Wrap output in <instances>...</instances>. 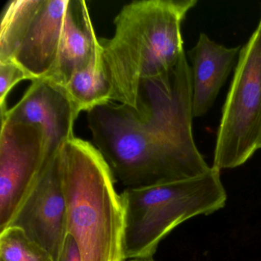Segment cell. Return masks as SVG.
Returning <instances> with one entry per match:
<instances>
[{
    "mask_svg": "<svg viewBox=\"0 0 261 261\" xmlns=\"http://www.w3.org/2000/svg\"><path fill=\"white\" fill-rule=\"evenodd\" d=\"M140 111L113 101L88 112L94 146L125 189L197 178L211 168L192 134L190 65L183 54L175 66L146 81Z\"/></svg>",
    "mask_w": 261,
    "mask_h": 261,
    "instance_id": "6da1fadb",
    "label": "cell"
},
{
    "mask_svg": "<svg viewBox=\"0 0 261 261\" xmlns=\"http://www.w3.org/2000/svg\"><path fill=\"white\" fill-rule=\"evenodd\" d=\"M197 4L140 0L122 8L114 19L113 37L100 39L112 101L140 111L142 84L166 74L185 54L181 23Z\"/></svg>",
    "mask_w": 261,
    "mask_h": 261,
    "instance_id": "7a4b0ae2",
    "label": "cell"
},
{
    "mask_svg": "<svg viewBox=\"0 0 261 261\" xmlns=\"http://www.w3.org/2000/svg\"><path fill=\"white\" fill-rule=\"evenodd\" d=\"M67 232L82 261H123L124 215L114 175L95 146L82 139L59 152Z\"/></svg>",
    "mask_w": 261,
    "mask_h": 261,
    "instance_id": "3957f363",
    "label": "cell"
},
{
    "mask_svg": "<svg viewBox=\"0 0 261 261\" xmlns=\"http://www.w3.org/2000/svg\"><path fill=\"white\" fill-rule=\"evenodd\" d=\"M220 172L212 167L191 179L125 189L124 259H152L160 241L178 224L224 207L227 194Z\"/></svg>",
    "mask_w": 261,
    "mask_h": 261,
    "instance_id": "277c9868",
    "label": "cell"
},
{
    "mask_svg": "<svg viewBox=\"0 0 261 261\" xmlns=\"http://www.w3.org/2000/svg\"><path fill=\"white\" fill-rule=\"evenodd\" d=\"M261 149V23L241 48L217 133L212 167L242 166Z\"/></svg>",
    "mask_w": 261,
    "mask_h": 261,
    "instance_id": "5b68a950",
    "label": "cell"
},
{
    "mask_svg": "<svg viewBox=\"0 0 261 261\" xmlns=\"http://www.w3.org/2000/svg\"><path fill=\"white\" fill-rule=\"evenodd\" d=\"M68 2L10 1L2 15L0 62L17 64L33 80L46 77L56 65Z\"/></svg>",
    "mask_w": 261,
    "mask_h": 261,
    "instance_id": "8992f818",
    "label": "cell"
},
{
    "mask_svg": "<svg viewBox=\"0 0 261 261\" xmlns=\"http://www.w3.org/2000/svg\"><path fill=\"white\" fill-rule=\"evenodd\" d=\"M7 227L20 229L59 260L68 235L59 152L45 162Z\"/></svg>",
    "mask_w": 261,
    "mask_h": 261,
    "instance_id": "52a82bcc",
    "label": "cell"
},
{
    "mask_svg": "<svg viewBox=\"0 0 261 261\" xmlns=\"http://www.w3.org/2000/svg\"><path fill=\"white\" fill-rule=\"evenodd\" d=\"M46 162L40 129L4 120L0 134V231L16 209Z\"/></svg>",
    "mask_w": 261,
    "mask_h": 261,
    "instance_id": "ba28073f",
    "label": "cell"
},
{
    "mask_svg": "<svg viewBox=\"0 0 261 261\" xmlns=\"http://www.w3.org/2000/svg\"><path fill=\"white\" fill-rule=\"evenodd\" d=\"M79 115L65 88L42 77L33 80L21 100L1 119L40 129L45 138L47 161L75 137L74 126Z\"/></svg>",
    "mask_w": 261,
    "mask_h": 261,
    "instance_id": "9c48e42d",
    "label": "cell"
},
{
    "mask_svg": "<svg viewBox=\"0 0 261 261\" xmlns=\"http://www.w3.org/2000/svg\"><path fill=\"white\" fill-rule=\"evenodd\" d=\"M101 50L86 2L68 0L56 65L45 79L65 87Z\"/></svg>",
    "mask_w": 261,
    "mask_h": 261,
    "instance_id": "30bf717a",
    "label": "cell"
},
{
    "mask_svg": "<svg viewBox=\"0 0 261 261\" xmlns=\"http://www.w3.org/2000/svg\"><path fill=\"white\" fill-rule=\"evenodd\" d=\"M241 46L227 48L201 33L193 48L189 51L192 66V116L198 118L205 115L225 83Z\"/></svg>",
    "mask_w": 261,
    "mask_h": 261,
    "instance_id": "8fae6325",
    "label": "cell"
},
{
    "mask_svg": "<svg viewBox=\"0 0 261 261\" xmlns=\"http://www.w3.org/2000/svg\"><path fill=\"white\" fill-rule=\"evenodd\" d=\"M64 88L79 114L112 101V85L102 59V50L88 67L76 72Z\"/></svg>",
    "mask_w": 261,
    "mask_h": 261,
    "instance_id": "7c38bea8",
    "label": "cell"
},
{
    "mask_svg": "<svg viewBox=\"0 0 261 261\" xmlns=\"http://www.w3.org/2000/svg\"><path fill=\"white\" fill-rule=\"evenodd\" d=\"M0 261H54L51 255L16 227L0 232Z\"/></svg>",
    "mask_w": 261,
    "mask_h": 261,
    "instance_id": "4fadbf2b",
    "label": "cell"
},
{
    "mask_svg": "<svg viewBox=\"0 0 261 261\" xmlns=\"http://www.w3.org/2000/svg\"><path fill=\"white\" fill-rule=\"evenodd\" d=\"M24 80L33 81V77L17 64L0 62V110L1 116L7 112V99L11 90Z\"/></svg>",
    "mask_w": 261,
    "mask_h": 261,
    "instance_id": "5bb4252c",
    "label": "cell"
},
{
    "mask_svg": "<svg viewBox=\"0 0 261 261\" xmlns=\"http://www.w3.org/2000/svg\"><path fill=\"white\" fill-rule=\"evenodd\" d=\"M58 261H82L77 244L71 235H67Z\"/></svg>",
    "mask_w": 261,
    "mask_h": 261,
    "instance_id": "9a60e30c",
    "label": "cell"
},
{
    "mask_svg": "<svg viewBox=\"0 0 261 261\" xmlns=\"http://www.w3.org/2000/svg\"><path fill=\"white\" fill-rule=\"evenodd\" d=\"M123 261H153L152 259H125Z\"/></svg>",
    "mask_w": 261,
    "mask_h": 261,
    "instance_id": "2e32d148",
    "label": "cell"
},
{
    "mask_svg": "<svg viewBox=\"0 0 261 261\" xmlns=\"http://www.w3.org/2000/svg\"><path fill=\"white\" fill-rule=\"evenodd\" d=\"M260 22V23H261V19H260V22Z\"/></svg>",
    "mask_w": 261,
    "mask_h": 261,
    "instance_id": "e0dca14e",
    "label": "cell"
}]
</instances>
